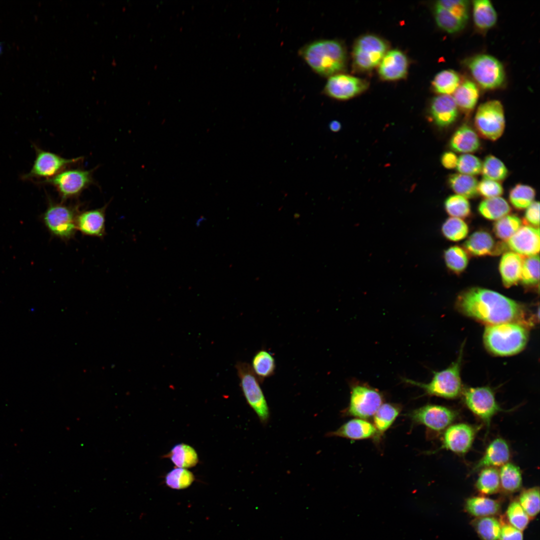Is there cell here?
<instances>
[{"instance_id": "6da1fadb", "label": "cell", "mask_w": 540, "mask_h": 540, "mask_svg": "<svg viewBox=\"0 0 540 540\" xmlns=\"http://www.w3.org/2000/svg\"><path fill=\"white\" fill-rule=\"evenodd\" d=\"M456 306L464 314L487 326L516 322L528 327L532 324L523 304L486 288L472 287L464 290L458 296Z\"/></svg>"}, {"instance_id": "7a4b0ae2", "label": "cell", "mask_w": 540, "mask_h": 540, "mask_svg": "<svg viewBox=\"0 0 540 540\" xmlns=\"http://www.w3.org/2000/svg\"><path fill=\"white\" fill-rule=\"evenodd\" d=\"M300 53L308 66L322 76L339 74L346 64L345 48L336 40L314 41L302 48Z\"/></svg>"}, {"instance_id": "3957f363", "label": "cell", "mask_w": 540, "mask_h": 540, "mask_svg": "<svg viewBox=\"0 0 540 540\" xmlns=\"http://www.w3.org/2000/svg\"><path fill=\"white\" fill-rule=\"evenodd\" d=\"M528 328L516 322L487 326L484 334V343L490 352L498 356L517 354L527 343Z\"/></svg>"}, {"instance_id": "277c9868", "label": "cell", "mask_w": 540, "mask_h": 540, "mask_svg": "<svg viewBox=\"0 0 540 540\" xmlns=\"http://www.w3.org/2000/svg\"><path fill=\"white\" fill-rule=\"evenodd\" d=\"M78 204L58 203L48 200V206L43 215L44 223L54 236L64 241L74 237L77 230L76 220L80 210Z\"/></svg>"}, {"instance_id": "5b68a950", "label": "cell", "mask_w": 540, "mask_h": 540, "mask_svg": "<svg viewBox=\"0 0 540 540\" xmlns=\"http://www.w3.org/2000/svg\"><path fill=\"white\" fill-rule=\"evenodd\" d=\"M462 358V350L456 361L445 370L434 372L432 380L428 384L410 379L404 380L408 384L422 388L428 395L446 398H456L462 391L460 376Z\"/></svg>"}, {"instance_id": "8992f818", "label": "cell", "mask_w": 540, "mask_h": 540, "mask_svg": "<svg viewBox=\"0 0 540 540\" xmlns=\"http://www.w3.org/2000/svg\"><path fill=\"white\" fill-rule=\"evenodd\" d=\"M236 369L240 386L247 403L256 412L262 424H266L270 418V410L259 380L248 364L239 362L236 364Z\"/></svg>"}, {"instance_id": "52a82bcc", "label": "cell", "mask_w": 540, "mask_h": 540, "mask_svg": "<svg viewBox=\"0 0 540 540\" xmlns=\"http://www.w3.org/2000/svg\"><path fill=\"white\" fill-rule=\"evenodd\" d=\"M94 170L66 168L42 182L53 186L58 193L62 202H65L77 198L84 190L94 183L93 178Z\"/></svg>"}, {"instance_id": "ba28073f", "label": "cell", "mask_w": 540, "mask_h": 540, "mask_svg": "<svg viewBox=\"0 0 540 540\" xmlns=\"http://www.w3.org/2000/svg\"><path fill=\"white\" fill-rule=\"evenodd\" d=\"M387 43L374 34H365L356 41L352 50L353 64L362 71L372 70L380 64L388 52Z\"/></svg>"}, {"instance_id": "9c48e42d", "label": "cell", "mask_w": 540, "mask_h": 540, "mask_svg": "<svg viewBox=\"0 0 540 540\" xmlns=\"http://www.w3.org/2000/svg\"><path fill=\"white\" fill-rule=\"evenodd\" d=\"M474 125L484 138L491 140L500 138L505 128L504 110L501 102L492 100L481 104L476 110Z\"/></svg>"}, {"instance_id": "30bf717a", "label": "cell", "mask_w": 540, "mask_h": 540, "mask_svg": "<svg viewBox=\"0 0 540 540\" xmlns=\"http://www.w3.org/2000/svg\"><path fill=\"white\" fill-rule=\"evenodd\" d=\"M36 158L30 170L22 176L24 180L50 179L68 168L82 161V156L66 158L34 146Z\"/></svg>"}, {"instance_id": "8fae6325", "label": "cell", "mask_w": 540, "mask_h": 540, "mask_svg": "<svg viewBox=\"0 0 540 540\" xmlns=\"http://www.w3.org/2000/svg\"><path fill=\"white\" fill-rule=\"evenodd\" d=\"M468 65L475 80L484 88H498L504 81V67L498 60L492 56H476L468 60Z\"/></svg>"}, {"instance_id": "7c38bea8", "label": "cell", "mask_w": 540, "mask_h": 540, "mask_svg": "<svg viewBox=\"0 0 540 540\" xmlns=\"http://www.w3.org/2000/svg\"><path fill=\"white\" fill-rule=\"evenodd\" d=\"M462 393L468 408L488 427L492 418L501 410L494 392L488 386H482L466 388Z\"/></svg>"}, {"instance_id": "4fadbf2b", "label": "cell", "mask_w": 540, "mask_h": 540, "mask_svg": "<svg viewBox=\"0 0 540 540\" xmlns=\"http://www.w3.org/2000/svg\"><path fill=\"white\" fill-rule=\"evenodd\" d=\"M382 403V396L376 389L364 384H356L351 388L347 414L360 418L374 416Z\"/></svg>"}, {"instance_id": "5bb4252c", "label": "cell", "mask_w": 540, "mask_h": 540, "mask_svg": "<svg viewBox=\"0 0 540 540\" xmlns=\"http://www.w3.org/2000/svg\"><path fill=\"white\" fill-rule=\"evenodd\" d=\"M409 416L416 424L434 432H440L450 426L457 414L455 411L446 406L427 404L414 410Z\"/></svg>"}, {"instance_id": "9a60e30c", "label": "cell", "mask_w": 540, "mask_h": 540, "mask_svg": "<svg viewBox=\"0 0 540 540\" xmlns=\"http://www.w3.org/2000/svg\"><path fill=\"white\" fill-rule=\"evenodd\" d=\"M368 82L361 78L348 74H337L330 76L324 88L328 96L338 100H346L364 91Z\"/></svg>"}, {"instance_id": "2e32d148", "label": "cell", "mask_w": 540, "mask_h": 540, "mask_svg": "<svg viewBox=\"0 0 540 540\" xmlns=\"http://www.w3.org/2000/svg\"><path fill=\"white\" fill-rule=\"evenodd\" d=\"M476 432L474 428L464 423L448 426L444 434L441 448L464 454L470 448Z\"/></svg>"}, {"instance_id": "e0dca14e", "label": "cell", "mask_w": 540, "mask_h": 540, "mask_svg": "<svg viewBox=\"0 0 540 540\" xmlns=\"http://www.w3.org/2000/svg\"><path fill=\"white\" fill-rule=\"evenodd\" d=\"M464 248L474 256H498L508 250L505 242H496L490 233L482 230L470 234L464 242Z\"/></svg>"}, {"instance_id": "ac0fdd59", "label": "cell", "mask_w": 540, "mask_h": 540, "mask_svg": "<svg viewBox=\"0 0 540 540\" xmlns=\"http://www.w3.org/2000/svg\"><path fill=\"white\" fill-rule=\"evenodd\" d=\"M505 243L508 250L523 257L538 254L540 245L539 228L522 226Z\"/></svg>"}, {"instance_id": "d6986e66", "label": "cell", "mask_w": 540, "mask_h": 540, "mask_svg": "<svg viewBox=\"0 0 540 540\" xmlns=\"http://www.w3.org/2000/svg\"><path fill=\"white\" fill-rule=\"evenodd\" d=\"M108 204L102 207L80 211L77 216V230L83 235L103 238L106 234V212Z\"/></svg>"}, {"instance_id": "ffe728a7", "label": "cell", "mask_w": 540, "mask_h": 540, "mask_svg": "<svg viewBox=\"0 0 540 540\" xmlns=\"http://www.w3.org/2000/svg\"><path fill=\"white\" fill-rule=\"evenodd\" d=\"M408 61L406 55L398 50L388 51L379 64L378 73L382 78L396 80L407 74Z\"/></svg>"}, {"instance_id": "44dd1931", "label": "cell", "mask_w": 540, "mask_h": 540, "mask_svg": "<svg viewBox=\"0 0 540 540\" xmlns=\"http://www.w3.org/2000/svg\"><path fill=\"white\" fill-rule=\"evenodd\" d=\"M430 112L434 123L439 127L446 128L456 120L458 116V106L450 95L441 94L434 98Z\"/></svg>"}, {"instance_id": "7402d4cb", "label": "cell", "mask_w": 540, "mask_h": 540, "mask_svg": "<svg viewBox=\"0 0 540 540\" xmlns=\"http://www.w3.org/2000/svg\"><path fill=\"white\" fill-rule=\"evenodd\" d=\"M510 458V450L507 442L498 438L492 440L486 448L482 457L473 468L474 471L486 468L502 466Z\"/></svg>"}, {"instance_id": "603a6c76", "label": "cell", "mask_w": 540, "mask_h": 540, "mask_svg": "<svg viewBox=\"0 0 540 540\" xmlns=\"http://www.w3.org/2000/svg\"><path fill=\"white\" fill-rule=\"evenodd\" d=\"M327 436H339L352 440H364L378 435L374 426L362 418L351 420L336 430L328 432Z\"/></svg>"}, {"instance_id": "cb8c5ba5", "label": "cell", "mask_w": 540, "mask_h": 540, "mask_svg": "<svg viewBox=\"0 0 540 540\" xmlns=\"http://www.w3.org/2000/svg\"><path fill=\"white\" fill-rule=\"evenodd\" d=\"M524 257L512 252H507L502 256L499 270L502 284L509 288L520 281Z\"/></svg>"}, {"instance_id": "d4e9b609", "label": "cell", "mask_w": 540, "mask_h": 540, "mask_svg": "<svg viewBox=\"0 0 540 540\" xmlns=\"http://www.w3.org/2000/svg\"><path fill=\"white\" fill-rule=\"evenodd\" d=\"M479 138L475 131L468 125L463 124L452 134L450 146L453 150L462 153L473 152L480 146Z\"/></svg>"}, {"instance_id": "484cf974", "label": "cell", "mask_w": 540, "mask_h": 540, "mask_svg": "<svg viewBox=\"0 0 540 540\" xmlns=\"http://www.w3.org/2000/svg\"><path fill=\"white\" fill-rule=\"evenodd\" d=\"M465 508L470 515L476 518L493 516L500 510V504L494 500L484 496H473L466 502Z\"/></svg>"}, {"instance_id": "4316f807", "label": "cell", "mask_w": 540, "mask_h": 540, "mask_svg": "<svg viewBox=\"0 0 540 540\" xmlns=\"http://www.w3.org/2000/svg\"><path fill=\"white\" fill-rule=\"evenodd\" d=\"M472 6L474 21L478 28L488 29L495 24L497 20V14L490 1L474 0Z\"/></svg>"}, {"instance_id": "83f0119b", "label": "cell", "mask_w": 540, "mask_h": 540, "mask_svg": "<svg viewBox=\"0 0 540 540\" xmlns=\"http://www.w3.org/2000/svg\"><path fill=\"white\" fill-rule=\"evenodd\" d=\"M448 184L457 194L466 198H474L478 194V180L472 176L454 174L449 176Z\"/></svg>"}, {"instance_id": "f1b7e54d", "label": "cell", "mask_w": 540, "mask_h": 540, "mask_svg": "<svg viewBox=\"0 0 540 540\" xmlns=\"http://www.w3.org/2000/svg\"><path fill=\"white\" fill-rule=\"evenodd\" d=\"M479 91L476 85L470 80H466L459 85L454 92L453 98L458 106L462 110L469 112L477 103Z\"/></svg>"}, {"instance_id": "f546056e", "label": "cell", "mask_w": 540, "mask_h": 540, "mask_svg": "<svg viewBox=\"0 0 540 540\" xmlns=\"http://www.w3.org/2000/svg\"><path fill=\"white\" fill-rule=\"evenodd\" d=\"M478 210L486 219L498 220L508 214L511 208L505 199L498 196L484 200L479 204Z\"/></svg>"}, {"instance_id": "4dcf8cb0", "label": "cell", "mask_w": 540, "mask_h": 540, "mask_svg": "<svg viewBox=\"0 0 540 540\" xmlns=\"http://www.w3.org/2000/svg\"><path fill=\"white\" fill-rule=\"evenodd\" d=\"M250 366L260 382H262L274 374L276 370L275 359L271 352L262 349L256 352L254 356Z\"/></svg>"}, {"instance_id": "1f68e13d", "label": "cell", "mask_w": 540, "mask_h": 540, "mask_svg": "<svg viewBox=\"0 0 540 540\" xmlns=\"http://www.w3.org/2000/svg\"><path fill=\"white\" fill-rule=\"evenodd\" d=\"M168 456L177 468L187 469L194 466L198 462L195 450L185 444H176Z\"/></svg>"}, {"instance_id": "d6a6232c", "label": "cell", "mask_w": 540, "mask_h": 540, "mask_svg": "<svg viewBox=\"0 0 540 540\" xmlns=\"http://www.w3.org/2000/svg\"><path fill=\"white\" fill-rule=\"evenodd\" d=\"M500 467L499 472L500 488L510 493L519 490L522 486V475L520 468L508 462Z\"/></svg>"}, {"instance_id": "836d02e7", "label": "cell", "mask_w": 540, "mask_h": 540, "mask_svg": "<svg viewBox=\"0 0 540 540\" xmlns=\"http://www.w3.org/2000/svg\"><path fill=\"white\" fill-rule=\"evenodd\" d=\"M400 412V407L395 404L385 403L380 406L374 415V425L378 435L383 434L390 427Z\"/></svg>"}, {"instance_id": "e575fe53", "label": "cell", "mask_w": 540, "mask_h": 540, "mask_svg": "<svg viewBox=\"0 0 540 540\" xmlns=\"http://www.w3.org/2000/svg\"><path fill=\"white\" fill-rule=\"evenodd\" d=\"M434 17L438 26L445 32L451 34L462 30L466 22L452 11L436 4Z\"/></svg>"}, {"instance_id": "d590c367", "label": "cell", "mask_w": 540, "mask_h": 540, "mask_svg": "<svg viewBox=\"0 0 540 540\" xmlns=\"http://www.w3.org/2000/svg\"><path fill=\"white\" fill-rule=\"evenodd\" d=\"M444 258L447 268L456 274H460L466 269L469 261L468 253L458 246H451L446 249Z\"/></svg>"}, {"instance_id": "8d00e7d4", "label": "cell", "mask_w": 540, "mask_h": 540, "mask_svg": "<svg viewBox=\"0 0 540 540\" xmlns=\"http://www.w3.org/2000/svg\"><path fill=\"white\" fill-rule=\"evenodd\" d=\"M472 525L482 540H499L502 525L495 517L477 518Z\"/></svg>"}, {"instance_id": "74e56055", "label": "cell", "mask_w": 540, "mask_h": 540, "mask_svg": "<svg viewBox=\"0 0 540 540\" xmlns=\"http://www.w3.org/2000/svg\"><path fill=\"white\" fill-rule=\"evenodd\" d=\"M460 76L456 72L452 70H446L436 74L432 85L438 93L450 95L456 91L460 85Z\"/></svg>"}, {"instance_id": "f35d334b", "label": "cell", "mask_w": 540, "mask_h": 540, "mask_svg": "<svg viewBox=\"0 0 540 540\" xmlns=\"http://www.w3.org/2000/svg\"><path fill=\"white\" fill-rule=\"evenodd\" d=\"M476 486L478 491L484 494L496 493L500 488L499 472L495 468L482 469Z\"/></svg>"}, {"instance_id": "ab89813d", "label": "cell", "mask_w": 540, "mask_h": 540, "mask_svg": "<svg viewBox=\"0 0 540 540\" xmlns=\"http://www.w3.org/2000/svg\"><path fill=\"white\" fill-rule=\"evenodd\" d=\"M540 257L538 254L524 258L520 281L528 288L539 287Z\"/></svg>"}, {"instance_id": "60d3db41", "label": "cell", "mask_w": 540, "mask_h": 540, "mask_svg": "<svg viewBox=\"0 0 540 540\" xmlns=\"http://www.w3.org/2000/svg\"><path fill=\"white\" fill-rule=\"evenodd\" d=\"M522 220L515 214H508L498 220L494 224L495 236L504 241L508 240L522 226Z\"/></svg>"}, {"instance_id": "b9f144b4", "label": "cell", "mask_w": 540, "mask_h": 540, "mask_svg": "<svg viewBox=\"0 0 540 540\" xmlns=\"http://www.w3.org/2000/svg\"><path fill=\"white\" fill-rule=\"evenodd\" d=\"M535 196L536 191L533 188L520 184L510 190L509 200L516 209L522 210L526 208L534 202Z\"/></svg>"}, {"instance_id": "7bdbcfd3", "label": "cell", "mask_w": 540, "mask_h": 540, "mask_svg": "<svg viewBox=\"0 0 540 540\" xmlns=\"http://www.w3.org/2000/svg\"><path fill=\"white\" fill-rule=\"evenodd\" d=\"M481 172L484 178L499 182L507 177L508 170L500 159L489 155L482 163Z\"/></svg>"}, {"instance_id": "ee69618b", "label": "cell", "mask_w": 540, "mask_h": 540, "mask_svg": "<svg viewBox=\"0 0 540 540\" xmlns=\"http://www.w3.org/2000/svg\"><path fill=\"white\" fill-rule=\"evenodd\" d=\"M442 233L448 240L458 242L464 239L468 235L469 228L462 219L451 217L447 218L441 228Z\"/></svg>"}, {"instance_id": "f6af8a7d", "label": "cell", "mask_w": 540, "mask_h": 540, "mask_svg": "<svg viewBox=\"0 0 540 540\" xmlns=\"http://www.w3.org/2000/svg\"><path fill=\"white\" fill-rule=\"evenodd\" d=\"M444 206L448 214L454 218H466L471 214L469 202L458 194L448 196L444 201Z\"/></svg>"}, {"instance_id": "bcb514c9", "label": "cell", "mask_w": 540, "mask_h": 540, "mask_svg": "<svg viewBox=\"0 0 540 540\" xmlns=\"http://www.w3.org/2000/svg\"><path fill=\"white\" fill-rule=\"evenodd\" d=\"M194 480L193 474L186 468H176L165 477L166 486L172 489L182 490L190 486Z\"/></svg>"}, {"instance_id": "7dc6e473", "label": "cell", "mask_w": 540, "mask_h": 540, "mask_svg": "<svg viewBox=\"0 0 540 540\" xmlns=\"http://www.w3.org/2000/svg\"><path fill=\"white\" fill-rule=\"evenodd\" d=\"M518 501L530 519L535 518L540 512V490L534 487L521 492Z\"/></svg>"}, {"instance_id": "c3c4849f", "label": "cell", "mask_w": 540, "mask_h": 540, "mask_svg": "<svg viewBox=\"0 0 540 540\" xmlns=\"http://www.w3.org/2000/svg\"><path fill=\"white\" fill-rule=\"evenodd\" d=\"M506 514L509 524L522 532L529 524L530 518L517 500L509 504Z\"/></svg>"}, {"instance_id": "681fc988", "label": "cell", "mask_w": 540, "mask_h": 540, "mask_svg": "<svg viewBox=\"0 0 540 540\" xmlns=\"http://www.w3.org/2000/svg\"><path fill=\"white\" fill-rule=\"evenodd\" d=\"M482 167V162L478 157L466 154L458 158L456 168L460 174L473 176L481 172Z\"/></svg>"}, {"instance_id": "f907efd6", "label": "cell", "mask_w": 540, "mask_h": 540, "mask_svg": "<svg viewBox=\"0 0 540 540\" xmlns=\"http://www.w3.org/2000/svg\"><path fill=\"white\" fill-rule=\"evenodd\" d=\"M448 9L466 22L468 18V2L464 0H442L436 4Z\"/></svg>"}, {"instance_id": "816d5d0a", "label": "cell", "mask_w": 540, "mask_h": 540, "mask_svg": "<svg viewBox=\"0 0 540 540\" xmlns=\"http://www.w3.org/2000/svg\"><path fill=\"white\" fill-rule=\"evenodd\" d=\"M478 192L480 195L488 198L502 196L504 190L499 182L484 178L478 182Z\"/></svg>"}, {"instance_id": "f5cc1de1", "label": "cell", "mask_w": 540, "mask_h": 540, "mask_svg": "<svg viewBox=\"0 0 540 540\" xmlns=\"http://www.w3.org/2000/svg\"><path fill=\"white\" fill-rule=\"evenodd\" d=\"M522 224L534 228H539L540 225V203L534 201L526 208Z\"/></svg>"}, {"instance_id": "db71d44e", "label": "cell", "mask_w": 540, "mask_h": 540, "mask_svg": "<svg viewBox=\"0 0 540 540\" xmlns=\"http://www.w3.org/2000/svg\"><path fill=\"white\" fill-rule=\"evenodd\" d=\"M499 540H523L522 531L510 524L502 525Z\"/></svg>"}, {"instance_id": "11a10c76", "label": "cell", "mask_w": 540, "mask_h": 540, "mask_svg": "<svg viewBox=\"0 0 540 540\" xmlns=\"http://www.w3.org/2000/svg\"><path fill=\"white\" fill-rule=\"evenodd\" d=\"M458 158L452 152H444L440 158L442 165L446 168L452 169L456 166Z\"/></svg>"}, {"instance_id": "9f6ffc18", "label": "cell", "mask_w": 540, "mask_h": 540, "mask_svg": "<svg viewBox=\"0 0 540 540\" xmlns=\"http://www.w3.org/2000/svg\"><path fill=\"white\" fill-rule=\"evenodd\" d=\"M330 128L334 132H336L340 130L341 128V124L340 122L337 120L332 121L329 125Z\"/></svg>"}, {"instance_id": "6f0895ef", "label": "cell", "mask_w": 540, "mask_h": 540, "mask_svg": "<svg viewBox=\"0 0 540 540\" xmlns=\"http://www.w3.org/2000/svg\"><path fill=\"white\" fill-rule=\"evenodd\" d=\"M206 220V218H205L204 217V216H200V218H198V219H197V220H196V226H198H198H200V225H201V224H202V223H203V222H204V220Z\"/></svg>"}]
</instances>
